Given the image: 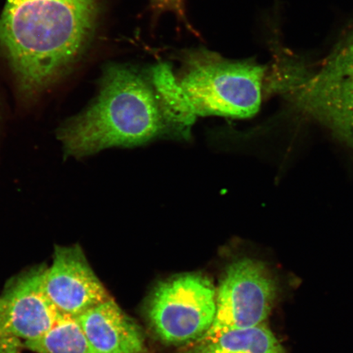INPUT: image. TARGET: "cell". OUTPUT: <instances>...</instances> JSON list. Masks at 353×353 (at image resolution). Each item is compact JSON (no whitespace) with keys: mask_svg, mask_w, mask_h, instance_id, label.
<instances>
[{"mask_svg":"<svg viewBox=\"0 0 353 353\" xmlns=\"http://www.w3.org/2000/svg\"><path fill=\"white\" fill-rule=\"evenodd\" d=\"M216 294L213 282L201 273H183L160 282L145 305L149 327L163 343H195L214 323Z\"/></svg>","mask_w":353,"mask_h":353,"instance_id":"277c9868","label":"cell"},{"mask_svg":"<svg viewBox=\"0 0 353 353\" xmlns=\"http://www.w3.org/2000/svg\"><path fill=\"white\" fill-rule=\"evenodd\" d=\"M150 79L172 120L192 132L197 117L181 88L178 78L172 72L171 66L166 63L154 66Z\"/></svg>","mask_w":353,"mask_h":353,"instance_id":"8fae6325","label":"cell"},{"mask_svg":"<svg viewBox=\"0 0 353 353\" xmlns=\"http://www.w3.org/2000/svg\"><path fill=\"white\" fill-rule=\"evenodd\" d=\"M152 6L158 13L170 12L174 13L179 20L187 22L184 0H152Z\"/></svg>","mask_w":353,"mask_h":353,"instance_id":"5bb4252c","label":"cell"},{"mask_svg":"<svg viewBox=\"0 0 353 353\" xmlns=\"http://www.w3.org/2000/svg\"><path fill=\"white\" fill-rule=\"evenodd\" d=\"M263 66L232 61L214 52H189L178 81L196 117L246 119L262 103Z\"/></svg>","mask_w":353,"mask_h":353,"instance_id":"3957f363","label":"cell"},{"mask_svg":"<svg viewBox=\"0 0 353 353\" xmlns=\"http://www.w3.org/2000/svg\"><path fill=\"white\" fill-rule=\"evenodd\" d=\"M99 15V0H6L0 48L25 98L48 90L77 63Z\"/></svg>","mask_w":353,"mask_h":353,"instance_id":"6da1fadb","label":"cell"},{"mask_svg":"<svg viewBox=\"0 0 353 353\" xmlns=\"http://www.w3.org/2000/svg\"><path fill=\"white\" fill-rule=\"evenodd\" d=\"M319 73L324 76L353 73V34L331 55Z\"/></svg>","mask_w":353,"mask_h":353,"instance_id":"4fadbf2b","label":"cell"},{"mask_svg":"<svg viewBox=\"0 0 353 353\" xmlns=\"http://www.w3.org/2000/svg\"><path fill=\"white\" fill-rule=\"evenodd\" d=\"M184 353H286L264 324L227 331Z\"/></svg>","mask_w":353,"mask_h":353,"instance_id":"30bf717a","label":"cell"},{"mask_svg":"<svg viewBox=\"0 0 353 353\" xmlns=\"http://www.w3.org/2000/svg\"><path fill=\"white\" fill-rule=\"evenodd\" d=\"M42 282L44 293L61 316L78 319L110 299L78 245L56 246Z\"/></svg>","mask_w":353,"mask_h":353,"instance_id":"8992f818","label":"cell"},{"mask_svg":"<svg viewBox=\"0 0 353 353\" xmlns=\"http://www.w3.org/2000/svg\"><path fill=\"white\" fill-rule=\"evenodd\" d=\"M300 107L353 145V73L324 76L317 73L298 86Z\"/></svg>","mask_w":353,"mask_h":353,"instance_id":"ba28073f","label":"cell"},{"mask_svg":"<svg viewBox=\"0 0 353 353\" xmlns=\"http://www.w3.org/2000/svg\"><path fill=\"white\" fill-rule=\"evenodd\" d=\"M276 290L275 280L263 263L250 258L234 260L216 294L214 323L195 343L211 341L229 330L263 324L274 305Z\"/></svg>","mask_w":353,"mask_h":353,"instance_id":"5b68a950","label":"cell"},{"mask_svg":"<svg viewBox=\"0 0 353 353\" xmlns=\"http://www.w3.org/2000/svg\"><path fill=\"white\" fill-rule=\"evenodd\" d=\"M192 132L163 107L151 79L129 66L105 68L90 105L60 127L68 157L82 158L112 148H134L159 139L189 140Z\"/></svg>","mask_w":353,"mask_h":353,"instance_id":"7a4b0ae2","label":"cell"},{"mask_svg":"<svg viewBox=\"0 0 353 353\" xmlns=\"http://www.w3.org/2000/svg\"><path fill=\"white\" fill-rule=\"evenodd\" d=\"M22 346L37 353H98L77 319L65 316L41 337L23 342Z\"/></svg>","mask_w":353,"mask_h":353,"instance_id":"7c38bea8","label":"cell"},{"mask_svg":"<svg viewBox=\"0 0 353 353\" xmlns=\"http://www.w3.org/2000/svg\"><path fill=\"white\" fill-rule=\"evenodd\" d=\"M46 268H32L8 282L0 296V339L34 341L63 317L44 293Z\"/></svg>","mask_w":353,"mask_h":353,"instance_id":"52a82bcc","label":"cell"},{"mask_svg":"<svg viewBox=\"0 0 353 353\" xmlns=\"http://www.w3.org/2000/svg\"><path fill=\"white\" fill-rule=\"evenodd\" d=\"M77 319L98 353H145L142 330L112 298Z\"/></svg>","mask_w":353,"mask_h":353,"instance_id":"9c48e42d","label":"cell"}]
</instances>
